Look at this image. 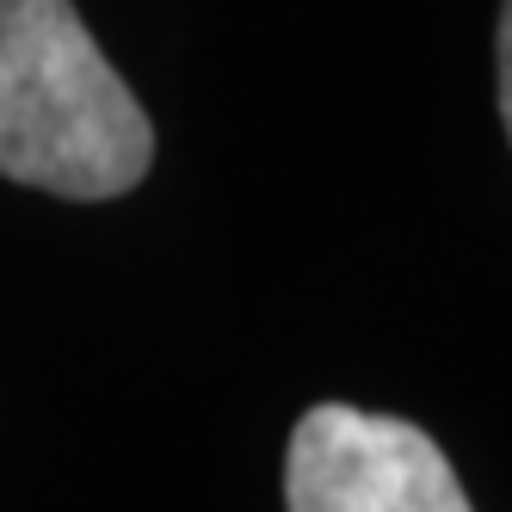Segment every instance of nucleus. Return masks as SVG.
Here are the masks:
<instances>
[{
  "mask_svg": "<svg viewBox=\"0 0 512 512\" xmlns=\"http://www.w3.org/2000/svg\"><path fill=\"white\" fill-rule=\"evenodd\" d=\"M494 81H500V124L512 142V0H500V31H494Z\"/></svg>",
  "mask_w": 512,
  "mask_h": 512,
  "instance_id": "nucleus-3",
  "label": "nucleus"
},
{
  "mask_svg": "<svg viewBox=\"0 0 512 512\" xmlns=\"http://www.w3.org/2000/svg\"><path fill=\"white\" fill-rule=\"evenodd\" d=\"M149 167L155 124L75 0H0V179L105 204Z\"/></svg>",
  "mask_w": 512,
  "mask_h": 512,
  "instance_id": "nucleus-1",
  "label": "nucleus"
},
{
  "mask_svg": "<svg viewBox=\"0 0 512 512\" xmlns=\"http://www.w3.org/2000/svg\"><path fill=\"white\" fill-rule=\"evenodd\" d=\"M290 512H475L451 457L414 420L315 401L284 451Z\"/></svg>",
  "mask_w": 512,
  "mask_h": 512,
  "instance_id": "nucleus-2",
  "label": "nucleus"
}]
</instances>
